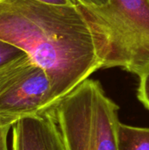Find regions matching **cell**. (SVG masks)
I'll return each instance as SVG.
<instances>
[{"label": "cell", "mask_w": 149, "mask_h": 150, "mask_svg": "<svg viewBox=\"0 0 149 150\" xmlns=\"http://www.w3.org/2000/svg\"><path fill=\"white\" fill-rule=\"evenodd\" d=\"M0 40L21 49L47 72L54 105L102 69L78 4L0 0Z\"/></svg>", "instance_id": "6da1fadb"}, {"label": "cell", "mask_w": 149, "mask_h": 150, "mask_svg": "<svg viewBox=\"0 0 149 150\" xmlns=\"http://www.w3.org/2000/svg\"><path fill=\"white\" fill-rule=\"evenodd\" d=\"M91 31L102 69L119 67L140 76L149 68V0L78 4Z\"/></svg>", "instance_id": "7a4b0ae2"}, {"label": "cell", "mask_w": 149, "mask_h": 150, "mask_svg": "<svg viewBox=\"0 0 149 150\" xmlns=\"http://www.w3.org/2000/svg\"><path fill=\"white\" fill-rule=\"evenodd\" d=\"M119 110L101 83L88 78L47 111L66 150H119Z\"/></svg>", "instance_id": "3957f363"}, {"label": "cell", "mask_w": 149, "mask_h": 150, "mask_svg": "<svg viewBox=\"0 0 149 150\" xmlns=\"http://www.w3.org/2000/svg\"><path fill=\"white\" fill-rule=\"evenodd\" d=\"M54 105L49 76L27 54L0 69V118L17 121Z\"/></svg>", "instance_id": "277c9868"}, {"label": "cell", "mask_w": 149, "mask_h": 150, "mask_svg": "<svg viewBox=\"0 0 149 150\" xmlns=\"http://www.w3.org/2000/svg\"><path fill=\"white\" fill-rule=\"evenodd\" d=\"M11 129V150H66L56 121L48 111L23 117Z\"/></svg>", "instance_id": "5b68a950"}, {"label": "cell", "mask_w": 149, "mask_h": 150, "mask_svg": "<svg viewBox=\"0 0 149 150\" xmlns=\"http://www.w3.org/2000/svg\"><path fill=\"white\" fill-rule=\"evenodd\" d=\"M119 150H149V128L128 126L119 122Z\"/></svg>", "instance_id": "8992f818"}, {"label": "cell", "mask_w": 149, "mask_h": 150, "mask_svg": "<svg viewBox=\"0 0 149 150\" xmlns=\"http://www.w3.org/2000/svg\"><path fill=\"white\" fill-rule=\"evenodd\" d=\"M25 54L21 49L0 40V69Z\"/></svg>", "instance_id": "52a82bcc"}, {"label": "cell", "mask_w": 149, "mask_h": 150, "mask_svg": "<svg viewBox=\"0 0 149 150\" xmlns=\"http://www.w3.org/2000/svg\"><path fill=\"white\" fill-rule=\"evenodd\" d=\"M137 97L141 104L149 110V68L139 76Z\"/></svg>", "instance_id": "ba28073f"}, {"label": "cell", "mask_w": 149, "mask_h": 150, "mask_svg": "<svg viewBox=\"0 0 149 150\" xmlns=\"http://www.w3.org/2000/svg\"><path fill=\"white\" fill-rule=\"evenodd\" d=\"M15 122L12 120L0 118V150H8V134Z\"/></svg>", "instance_id": "9c48e42d"}, {"label": "cell", "mask_w": 149, "mask_h": 150, "mask_svg": "<svg viewBox=\"0 0 149 150\" xmlns=\"http://www.w3.org/2000/svg\"><path fill=\"white\" fill-rule=\"evenodd\" d=\"M39 2L52 5H77L78 0H37Z\"/></svg>", "instance_id": "30bf717a"}, {"label": "cell", "mask_w": 149, "mask_h": 150, "mask_svg": "<svg viewBox=\"0 0 149 150\" xmlns=\"http://www.w3.org/2000/svg\"><path fill=\"white\" fill-rule=\"evenodd\" d=\"M80 4H90V5H101L108 2V0H78Z\"/></svg>", "instance_id": "8fae6325"}]
</instances>
